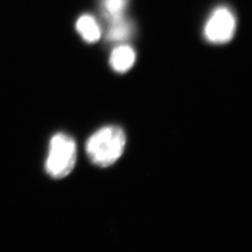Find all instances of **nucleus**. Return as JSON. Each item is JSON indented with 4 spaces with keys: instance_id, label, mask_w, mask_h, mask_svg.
Listing matches in <instances>:
<instances>
[{
    "instance_id": "obj_1",
    "label": "nucleus",
    "mask_w": 252,
    "mask_h": 252,
    "mask_svg": "<svg viewBox=\"0 0 252 252\" xmlns=\"http://www.w3.org/2000/svg\"><path fill=\"white\" fill-rule=\"evenodd\" d=\"M126 145L124 130L107 126L95 131L86 144V152L91 162L98 167H110L120 158Z\"/></svg>"
},
{
    "instance_id": "obj_2",
    "label": "nucleus",
    "mask_w": 252,
    "mask_h": 252,
    "mask_svg": "<svg viewBox=\"0 0 252 252\" xmlns=\"http://www.w3.org/2000/svg\"><path fill=\"white\" fill-rule=\"evenodd\" d=\"M76 158L77 146L74 139L66 134H56L51 139L46 171L53 178H64L73 171Z\"/></svg>"
},
{
    "instance_id": "obj_3",
    "label": "nucleus",
    "mask_w": 252,
    "mask_h": 252,
    "mask_svg": "<svg viewBox=\"0 0 252 252\" xmlns=\"http://www.w3.org/2000/svg\"><path fill=\"white\" fill-rule=\"evenodd\" d=\"M237 21L233 12L227 7L215 9L205 24L203 33L209 43L223 44L233 38Z\"/></svg>"
},
{
    "instance_id": "obj_4",
    "label": "nucleus",
    "mask_w": 252,
    "mask_h": 252,
    "mask_svg": "<svg viewBox=\"0 0 252 252\" xmlns=\"http://www.w3.org/2000/svg\"><path fill=\"white\" fill-rule=\"evenodd\" d=\"M105 38L108 42L117 44L125 43L133 36L134 25L126 16L107 21Z\"/></svg>"
},
{
    "instance_id": "obj_5",
    "label": "nucleus",
    "mask_w": 252,
    "mask_h": 252,
    "mask_svg": "<svg viewBox=\"0 0 252 252\" xmlns=\"http://www.w3.org/2000/svg\"><path fill=\"white\" fill-rule=\"evenodd\" d=\"M136 58V52L131 46L126 43L118 44L110 54V66L117 73L124 74L132 68Z\"/></svg>"
},
{
    "instance_id": "obj_6",
    "label": "nucleus",
    "mask_w": 252,
    "mask_h": 252,
    "mask_svg": "<svg viewBox=\"0 0 252 252\" xmlns=\"http://www.w3.org/2000/svg\"><path fill=\"white\" fill-rule=\"evenodd\" d=\"M76 31L86 43L97 42L102 35L103 31L97 20L90 14L82 15L76 22Z\"/></svg>"
},
{
    "instance_id": "obj_7",
    "label": "nucleus",
    "mask_w": 252,
    "mask_h": 252,
    "mask_svg": "<svg viewBox=\"0 0 252 252\" xmlns=\"http://www.w3.org/2000/svg\"><path fill=\"white\" fill-rule=\"evenodd\" d=\"M129 0H100V9L105 21L125 16Z\"/></svg>"
}]
</instances>
